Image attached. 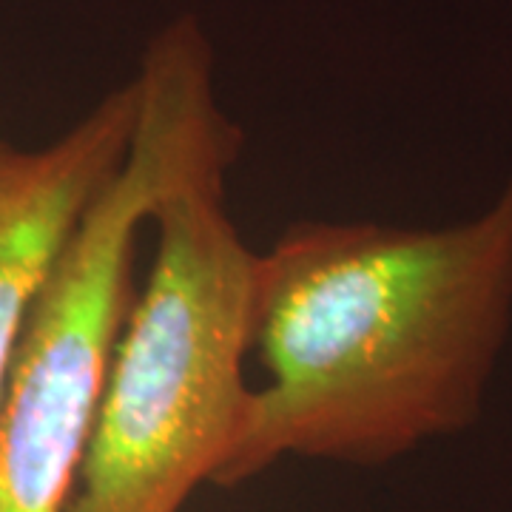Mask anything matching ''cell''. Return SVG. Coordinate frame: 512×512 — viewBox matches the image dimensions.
Returning a JSON list of instances; mask_svg holds the SVG:
<instances>
[{"label": "cell", "mask_w": 512, "mask_h": 512, "mask_svg": "<svg viewBox=\"0 0 512 512\" xmlns=\"http://www.w3.org/2000/svg\"><path fill=\"white\" fill-rule=\"evenodd\" d=\"M512 325V174L441 228L296 222L259 251L268 382L217 487L282 458L379 467L476 424Z\"/></svg>", "instance_id": "obj_1"}, {"label": "cell", "mask_w": 512, "mask_h": 512, "mask_svg": "<svg viewBox=\"0 0 512 512\" xmlns=\"http://www.w3.org/2000/svg\"><path fill=\"white\" fill-rule=\"evenodd\" d=\"M137 126L123 168L69 239L37 299L0 396V512H69L134 299L137 237L165 191L231 168L239 128L214 86L200 20L165 23L148 40Z\"/></svg>", "instance_id": "obj_2"}, {"label": "cell", "mask_w": 512, "mask_h": 512, "mask_svg": "<svg viewBox=\"0 0 512 512\" xmlns=\"http://www.w3.org/2000/svg\"><path fill=\"white\" fill-rule=\"evenodd\" d=\"M228 168L188 177L157 202V251L134 293L69 512H180L217 484L254 387V251L225 211Z\"/></svg>", "instance_id": "obj_3"}, {"label": "cell", "mask_w": 512, "mask_h": 512, "mask_svg": "<svg viewBox=\"0 0 512 512\" xmlns=\"http://www.w3.org/2000/svg\"><path fill=\"white\" fill-rule=\"evenodd\" d=\"M134 126L131 77L55 143H0V396L37 299L94 200L126 163Z\"/></svg>", "instance_id": "obj_4"}]
</instances>
